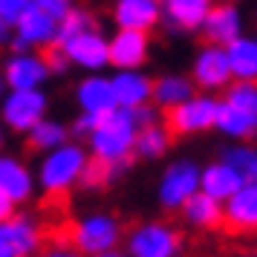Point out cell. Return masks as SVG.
<instances>
[{"instance_id":"cell-1","label":"cell","mask_w":257,"mask_h":257,"mask_svg":"<svg viewBox=\"0 0 257 257\" xmlns=\"http://www.w3.org/2000/svg\"><path fill=\"white\" fill-rule=\"evenodd\" d=\"M139 133V121L133 116V110H110L107 116L95 121V127L87 136V153L90 159L101 165H127L133 159V142Z\"/></svg>"},{"instance_id":"cell-2","label":"cell","mask_w":257,"mask_h":257,"mask_svg":"<svg viewBox=\"0 0 257 257\" xmlns=\"http://www.w3.org/2000/svg\"><path fill=\"white\" fill-rule=\"evenodd\" d=\"M90 162V153L81 142L70 139L55 151L41 153V162L35 171V185L49 197H64L72 188H78L84 168Z\"/></svg>"},{"instance_id":"cell-3","label":"cell","mask_w":257,"mask_h":257,"mask_svg":"<svg viewBox=\"0 0 257 257\" xmlns=\"http://www.w3.org/2000/svg\"><path fill=\"white\" fill-rule=\"evenodd\" d=\"M214 130L231 142L257 136V81H231L222 90Z\"/></svg>"},{"instance_id":"cell-4","label":"cell","mask_w":257,"mask_h":257,"mask_svg":"<svg viewBox=\"0 0 257 257\" xmlns=\"http://www.w3.org/2000/svg\"><path fill=\"white\" fill-rule=\"evenodd\" d=\"M124 228L121 220L110 211H90L81 214L78 220L70 225V245L84 257L101 254V251H116L121 245Z\"/></svg>"},{"instance_id":"cell-5","label":"cell","mask_w":257,"mask_h":257,"mask_svg":"<svg viewBox=\"0 0 257 257\" xmlns=\"http://www.w3.org/2000/svg\"><path fill=\"white\" fill-rule=\"evenodd\" d=\"M121 245L127 257H182L185 240H182V231L171 222L145 220L124 231Z\"/></svg>"},{"instance_id":"cell-6","label":"cell","mask_w":257,"mask_h":257,"mask_svg":"<svg viewBox=\"0 0 257 257\" xmlns=\"http://www.w3.org/2000/svg\"><path fill=\"white\" fill-rule=\"evenodd\" d=\"M217 104H220V98L214 93H199L197 90L179 107L165 113L168 116L165 127L171 130V136H199V133H208V130H214V121H217Z\"/></svg>"},{"instance_id":"cell-7","label":"cell","mask_w":257,"mask_h":257,"mask_svg":"<svg viewBox=\"0 0 257 257\" xmlns=\"http://www.w3.org/2000/svg\"><path fill=\"white\" fill-rule=\"evenodd\" d=\"M49 95L44 90H6L0 98V124L15 133H26L47 118Z\"/></svg>"},{"instance_id":"cell-8","label":"cell","mask_w":257,"mask_h":257,"mask_svg":"<svg viewBox=\"0 0 257 257\" xmlns=\"http://www.w3.org/2000/svg\"><path fill=\"white\" fill-rule=\"evenodd\" d=\"M199 191V165L194 159H174L159 176L156 197L165 211H179L182 202Z\"/></svg>"},{"instance_id":"cell-9","label":"cell","mask_w":257,"mask_h":257,"mask_svg":"<svg viewBox=\"0 0 257 257\" xmlns=\"http://www.w3.org/2000/svg\"><path fill=\"white\" fill-rule=\"evenodd\" d=\"M44 248V228L32 214L15 211L0 222V257H35Z\"/></svg>"},{"instance_id":"cell-10","label":"cell","mask_w":257,"mask_h":257,"mask_svg":"<svg viewBox=\"0 0 257 257\" xmlns=\"http://www.w3.org/2000/svg\"><path fill=\"white\" fill-rule=\"evenodd\" d=\"M55 35H58V21H52L49 15H44L35 6H29L24 15H18V21L12 24L9 47H12V52L52 49L55 47Z\"/></svg>"},{"instance_id":"cell-11","label":"cell","mask_w":257,"mask_h":257,"mask_svg":"<svg viewBox=\"0 0 257 257\" xmlns=\"http://www.w3.org/2000/svg\"><path fill=\"white\" fill-rule=\"evenodd\" d=\"M58 49L64 52V58L70 61V67H78L87 75L90 72H104L110 67V61H107V35L98 26L67 38L64 44H58Z\"/></svg>"},{"instance_id":"cell-12","label":"cell","mask_w":257,"mask_h":257,"mask_svg":"<svg viewBox=\"0 0 257 257\" xmlns=\"http://www.w3.org/2000/svg\"><path fill=\"white\" fill-rule=\"evenodd\" d=\"M188 78L194 81L199 93H220L231 84V70H228V58H225V47H214V44H202L197 55L191 61V72Z\"/></svg>"},{"instance_id":"cell-13","label":"cell","mask_w":257,"mask_h":257,"mask_svg":"<svg viewBox=\"0 0 257 257\" xmlns=\"http://www.w3.org/2000/svg\"><path fill=\"white\" fill-rule=\"evenodd\" d=\"M0 72H3L6 90H44V84L52 78L44 55H38L32 49L29 52H9L0 64Z\"/></svg>"},{"instance_id":"cell-14","label":"cell","mask_w":257,"mask_h":257,"mask_svg":"<svg viewBox=\"0 0 257 257\" xmlns=\"http://www.w3.org/2000/svg\"><path fill=\"white\" fill-rule=\"evenodd\" d=\"M199 32L205 38V44H214V47H228L234 38L245 35V18L240 12L237 3H211L205 18H202V26Z\"/></svg>"},{"instance_id":"cell-15","label":"cell","mask_w":257,"mask_h":257,"mask_svg":"<svg viewBox=\"0 0 257 257\" xmlns=\"http://www.w3.org/2000/svg\"><path fill=\"white\" fill-rule=\"evenodd\" d=\"M148 58H151V32L116 29V35L107 38V61L113 70H142Z\"/></svg>"},{"instance_id":"cell-16","label":"cell","mask_w":257,"mask_h":257,"mask_svg":"<svg viewBox=\"0 0 257 257\" xmlns=\"http://www.w3.org/2000/svg\"><path fill=\"white\" fill-rule=\"evenodd\" d=\"M222 225L237 234L257 231V182H243L222 202Z\"/></svg>"},{"instance_id":"cell-17","label":"cell","mask_w":257,"mask_h":257,"mask_svg":"<svg viewBox=\"0 0 257 257\" xmlns=\"http://www.w3.org/2000/svg\"><path fill=\"white\" fill-rule=\"evenodd\" d=\"M0 191L12 199L15 205H26L35 197V171L12 153H0Z\"/></svg>"},{"instance_id":"cell-18","label":"cell","mask_w":257,"mask_h":257,"mask_svg":"<svg viewBox=\"0 0 257 257\" xmlns=\"http://www.w3.org/2000/svg\"><path fill=\"white\" fill-rule=\"evenodd\" d=\"M75 104L78 113L101 118L110 110H116V98H113V87H110V75L104 72H90L75 84Z\"/></svg>"},{"instance_id":"cell-19","label":"cell","mask_w":257,"mask_h":257,"mask_svg":"<svg viewBox=\"0 0 257 257\" xmlns=\"http://www.w3.org/2000/svg\"><path fill=\"white\" fill-rule=\"evenodd\" d=\"M110 87H113L116 107L121 110H139L151 104L153 78L145 70H116L110 75Z\"/></svg>"},{"instance_id":"cell-20","label":"cell","mask_w":257,"mask_h":257,"mask_svg":"<svg viewBox=\"0 0 257 257\" xmlns=\"http://www.w3.org/2000/svg\"><path fill=\"white\" fill-rule=\"evenodd\" d=\"M113 21H116V29L151 32L162 24V3L159 0H113Z\"/></svg>"},{"instance_id":"cell-21","label":"cell","mask_w":257,"mask_h":257,"mask_svg":"<svg viewBox=\"0 0 257 257\" xmlns=\"http://www.w3.org/2000/svg\"><path fill=\"white\" fill-rule=\"evenodd\" d=\"M214 0H162V24L174 32H199Z\"/></svg>"},{"instance_id":"cell-22","label":"cell","mask_w":257,"mask_h":257,"mask_svg":"<svg viewBox=\"0 0 257 257\" xmlns=\"http://www.w3.org/2000/svg\"><path fill=\"white\" fill-rule=\"evenodd\" d=\"M243 182H245L243 176L237 174L228 162H222V159L199 168V191L208 194L211 199H217V202H225Z\"/></svg>"},{"instance_id":"cell-23","label":"cell","mask_w":257,"mask_h":257,"mask_svg":"<svg viewBox=\"0 0 257 257\" xmlns=\"http://www.w3.org/2000/svg\"><path fill=\"white\" fill-rule=\"evenodd\" d=\"M179 214H182V222L194 231H217L222 225V202L211 199L202 191H197L191 199H185Z\"/></svg>"},{"instance_id":"cell-24","label":"cell","mask_w":257,"mask_h":257,"mask_svg":"<svg viewBox=\"0 0 257 257\" xmlns=\"http://www.w3.org/2000/svg\"><path fill=\"white\" fill-rule=\"evenodd\" d=\"M197 93V87H194V81L188 78V75H182V72H168V75H162V78H156L153 81V93H151V104L159 110V113H168V110H174V107H179L185 98H191V95Z\"/></svg>"},{"instance_id":"cell-25","label":"cell","mask_w":257,"mask_h":257,"mask_svg":"<svg viewBox=\"0 0 257 257\" xmlns=\"http://www.w3.org/2000/svg\"><path fill=\"white\" fill-rule=\"evenodd\" d=\"M231 81H257V38L240 35L225 47Z\"/></svg>"},{"instance_id":"cell-26","label":"cell","mask_w":257,"mask_h":257,"mask_svg":"<svg viewBox=\"0 0 257 257\" xmlns=\"http://www.w3.org/2000/svg\"><path fill=\"white\" fill-rule=\"evenodd\" d=\"M171 130L165 124H148V127H139L136 133V142H133V156H139L145 162H156L162 159L165 153L171 151Z\"/></svg>"},{"instance_id":"cell-27","label":"cell","mask_w":257,"mask_h":257,"mask_svg":"<svg viewBox=\"0 0 257 257\" xmlns=\"http://www.w3.org/2000/svg\"><path fill=\"white\" fill-rule=\"evenodd\" d=\"M26 142H29V148L38 153H47V151H55L61 145H67L70 142V127L58 121V118H41L32 130H26Z\"/></svg>"},{"instance_id":"cell-28","label":"cell","mask_w":257,"mask_h":257,"mask_svg":"<svg viewBox=\"0 0 257 257\" xmlns=\"http://www.w3.org/2000/svg\"><path fill=\"white\" fill-rule=\"evenodd\" d=\"M220 159L231 165L245 182H257V148H254V145L237 142V145H231V148H225V151H222Z\"/></svg>"},{"instance_id":"cell-29","label":"cell","mask_w":257,"mask_h":257,"mask_svg":"<svg viewBox=\"0 0 257 257\" xmlns=\"http://www.w3.org/2000/svg\"><path fill=\"white\" fill-rule=\"evenodd\" d=\"M124 171H127V165H101V162H95V159H90L78 185L90 188V191H93V188H104V185H110V182H116Z\"/></svg>"},{"instance_id":"cell-30","label":"cell","mask_w":257,"mask_h":257,"mask_svg":"<svg viewBox=\"0 0 257 257\" xmlns=\"http://www.w3.org/2000/svg\"><path fill=\"white\" fill-rule=\"evenodd\" d=\"M93 26H98V24H95V18H93V12H87V9H81V6H75L70 15H64V18L58 21L55 47H58V44H64L67 38H72V35H78V32H84V29H93Z\"/></svg>"},{"instance_id":"cell-31","label":"cell","mask_w":257,"mask_h":257,"mask_svg":"<svg viewBox=\"0 0 257 257\" xmlns=\"http://www.w3.org/2000/svg\"><path fill=\"white\" fill-rule=\"evenodd\" d=\"M32 6L41 9L44 15H49L52 21H61L64 15H70L75 9V0H32Z\"/></svg>"},{"instance_id":"cell-32","label":"cell","mask_w":257,"mask_h":257,"mask_svg":"<svg viewBox=\"0 0 257 257\" xmlns=\"http://www.w3.org/2000/svg\"><path fill=\"white\" fill-rule=\"evenodd\" d=\"M32 6V0H0V21L3 24H15L18 15H24Z\"/></svg>"},{"instance_id":"cell-33","label":"cell","mask_w":257,"mask_h":257,"mask_svg":"<svg viewBox=\"0 0 257 257\" xmlns=\"http://www.w3.org/2000/svg\"><path fill=\"white\" fill-rule=\"evenodd\" d=\"M95 121H98L95 116L78 113V116L72 118V124H67V127H70V136H75V139H87V136H90V130L95 127Z\"/></svg>"},{"instance_id":"cell-34","label":"cell","mask_w":257,"mask_h":257,"mask_svg":"<svg viewBox=\"0 0 257 257\" xmlns=\"http://www.w3.org/2000/svg\"><path fill=\"white\" fill-rule=\"evenodd\" d=\"M47 70H49V75H64V72L70 70V61L64 58V52H61L58 47H52V52H49L47 58Z\"/></svg>"},{"instance_id":"cell-35","label":"cell","mask_w":257,"mask_h":257,"mask_svg":"<svg viewBox=\"0 0 257 257\" xmlns=\"http://www.w3.org/2000/svg\"><path fill=\"white\" fill-rule=\"evenodd\" d=\"M133 116L139 121V127H148V124H156V121H159V110L153 104H145V107H139V110H133Z\"/></svg>"},{"instance_id":"cell-36","label":"cell","mask_w":257,"mask_h":257,"mask_svg":"<svg viewBox=\"0 0 257 257\" xmlns=\"http://www.w3.org/2000/svg\"><path fill=\"white\" fill-rule=\"evenodd\" d=\"M35 257H84V254L75 251L72 245H49V248H41Z\"/></svg>"},{"instance_id":"cell-37","label":"cell","mask_w":257,"mask_h":257,"mask_svg":"<svg viewBox=\"0 0 257 257\" xmlns=\"http://www.w3.org/2000/svg\"><path fill=\"white\" fill-rule=\"evenodd\" d=\"M15 211H18V205H15V202H12L9 197H6L3 191H0V222H3V220H9V217H12Z\"/></svg>"},{"instance_id":"cell-38","label":"cell","mask_w":257,"mask_h":257,"mask_svg":"<svg viewBox=\"0 0 257 257\" xmlns=\"http://www.w3.org/2000/svg\"><path fill=\"white\" fill-rule=\"evenodd\" d=\"M9 41H12V24L0 21V47H9Z\"/></svg>"},{"instance_id":"cell-39","label":"cell","mask_w":257,"mask_h":257,"mask_svg":"<svg viewBox=\"0 0 257 257\" xmlns=\"http://www.w3.org/2000/svg\"><path fill=\"white\" fill-rule=\"evenodd\" d=\"M93 257H121V251L116 248V251H101V254H93Z\"/></svg>"},{"instance_id":"cell-40","label":"cell","mask_w":257,"mask_h":257,"mask_svg":"<svg viewBox=\"0 0 257 257\" xmlns=\"http://www.w3.org/2000/svg\"><path fill=\"white\" fill-rule=\"evenodd\" d=\"M3 145H6V127L0 124V153H3Z\"/></svg>"},{"instance_id":"cell-41","label":"cell","mask_w":257,"mask_h":257,"mask_svg":"<svg viewBox=\"0 0 257 257\" xmlns=\"http://www.w3.org/2000/svg\"><path fill=\"white\" fill-rule=\"evenodd\" d=\"M3 93H6V81H3V72H0V98H3Z\"/></svg>"},{"instance_id":"cell-42","label":"cell","mask_w":257,"mask_h":257,"mask_svg":"<svg viewBox=\"0 0 257 257\" xmlns=\"http://www.w3.org/2000/svg\"><path fill=\"white\" fill-rule=\"evenodd\" d=\"M222 3H240V0H222Z\"/></svg>"},{"instance_id":"cell-43","label":"cell","mask_w":257,"mask_h":257,"mask_svg":"<svg viewBox=\"0 0 257 257\" xmlns=\"http://www.w3.org/2000/svg\"><path fill=\"white\" fill-rule=\"evenodd\" d=\"M237 257H257V254H237Z\"/></svg>"},{"instance_id":"cell-44","label":"cell","mask_w":257,"mask_h":257,"mask_svg":"<svg viewBox=\"0 0 257 257\" xmlns=\"http://www.w3.org/2000/svg\"><path fill=\"white\" fill-rule=\"evenodd\" d=\"M121 257H127V254H121Z\"/></svg>"},{"instance_id":"cell-45","label":"cell","mask_w":257,"mask_h":257,"mask_svg":"<svg viewBox=\"0 0 257 257\" xmlns=\"http://www.w3.org/2000/svg\"><path fill=\"white\" fill-rule=\"evenodd\" d=\"M159 3H162V0H159Z\"/></svg>"},{"instance_id":"cell-46","label":"cell","mask_w":257,"mask_h":257,"mask_svg":"<svg viewBox=\"0 0 257 257\" xmlns=\"http://www.w3.org/2000/svg\"><path fill=\"white\" fill-rule=\"evenodd\" d=\"M254 38H257V35H254Z\"/></svg>"}]
</instances>
